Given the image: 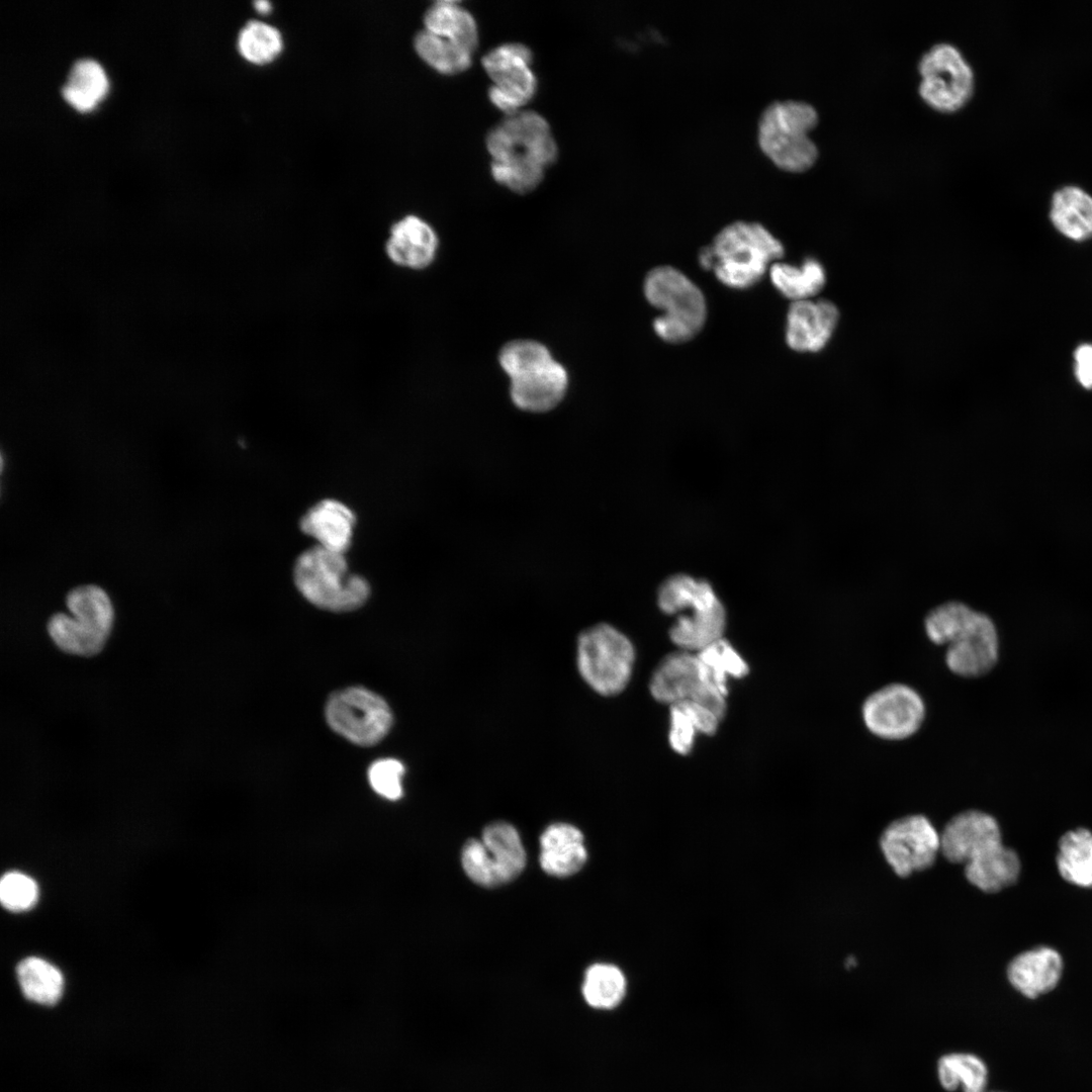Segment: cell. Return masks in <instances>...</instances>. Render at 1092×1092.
<instances>
[{
    "instance_id": "obj_34",
    "label": "cell",
    "mask_w": 1092,
    "mask_h": 1092,
    "mask_svg": "<svg viewBox=\"0 0 1092 1092\" xmlns=\"http://www.w3.org/2000/svg\"><path fill=\"white\" fill-rule=\"evenodd\" d=\"M938 1078L947 1091L963 1088L964 1092H986L988 1071L984 1062L975 1055L953 1053L938 1061Z\"/></svg>"
},
{
    "instance_id": "obj_1",
    "label": "cell",
    "mask_w": 1092,
    "mask_h": 1092,
    "mask_svg": "<svg viewBox=\"0 0 1092 1092\" xmlns=\"http://www.w3.org/2000/svg\"><path fill=\"white\" fill-rule=\"evenodd\" d=\"M924 630L933 644L946 647L945 664L956 675L981 676L998 660L995 624L963 602L949 601L931 609L924 618Z\"/></svg>"
},
{
    "instance_id": "obj_13",
    "label": "cell",
    "mask_w": 1092,
    "mask_h": 1092,
    "mask_svg": "<svg viewBox=\"0 0 1092 1092\" xmlns=\"http://www.w3.org/2000/svg\"><path fill=\"white\" fill-rule=\"evenodd\" d=\"M326 718L338 734L362 746L382 740L393 721L388 704L380 696L358 687L334 694L327 703Z\"/></svg>"
},
{
    "instance_id": "obj_15",
    "label": "cell",
    "mask_w": 1092,
    "mask_h": 1092,
    "mask_svg": "<svg viewBox=\"0 0 1092 1092\" xmlns=\"http://www.w3.org/2000/svg\"><path fill=\"white\" fill-rule=\"evenodd\" d=\"M860 714L871 734L883 740L901 741L921 728L926 707L915 689L892 682L870 694L862 702Z\"/></svg>"
},
{
    "instance_id": "obj_5",
    "label": "cell",
    "mask_w": 1092,
    "mask_h": 1092,
    "mask_svg": "<svg viewBox=\"0 0 1092 1092\" xmlns=\"http://www.w3.org/2000/svg\"><path fill=\"white\" fill-rule=\"evenodd\" d=\"M66 606L70 615L55 613L47 624L54 644L71 655L90 657L100 653L114 622L108 594L97 584H81L68 592Z\"/></svg>"
},
{
    "instance_id": "obj_38",
    "label": "cell",
    "mask_w": 1092,
    "mask_h": 1092,
    "mask_svg": "<svg viewBox=\"0 0 1092 1092\" xmlns=\"http://www.w3.org/2000/svg\"><path fill=\"white\" fill-rule=\"evenodd\" d=\"M404 774L403 764L394 758L378 759L371 764L368 770V779L372 789L380 796L397 800L402 795L401 779Z\"/></svg>"
},
{
    "instance_id": "obj_21",
    "label": "cell",
    "mask_w": 1092,
    "mask_h": 1092,
    "mask_svg": "<svg viewBox=\"0 0 1092 1092\" xmlns=\"http://www.w3.org/2000/svg\"><path fill=\"white\" fill-rule=\"evenodd\" d=\"M1062 956L1050 946H1037L1017 954L1007 968L1011 985L1028 998L1053 990L1063 972Z\"/></svg>"
},
{
    "instance_id": "obj_10",
    "label": "cell",
    "mask_w": 1092,
    "mask_h": 1092,
    "mask_svg": "<svg viewBox=\"0 0 1092 1092\" xmlns=\"http://www.w3.org/2000/svg\"><path fill=\"white\" fill-rule=\"evenodd\" d=\"M576 661L581 677L594 691L615 696L630 681L635 649L629 638L612 625L597 624L580 633Z\"/></svg>"
},
{
    "instance_id": "obj_4",
    "label": "cell",
    "mask_w": 1092,
    "mask_h": 1092,
    "mask_svg": "<svg viewBox=\"0 0 1092 1092\" xmlns=\"http://www.w3.org/2000/svg\"><path fill=\"white\" fill-rule=\"evenodd\" d=\"M509 376L513 403L528 413H546L564 398L568 387L566 369L543 344L516 340L506 344L498 355Z\"/></svg>"
},
{
    "instance_id": "obj_18",
    "label": "cell",
    "mask_w": 1092,
    "mask_h": 1092,
    "mask_svg": "<svg viewBox=\"0 0 1092 1092\" xmlns=\"http://www.w3.org/2000/svg\"><path fill=\"white\" fill-rule=\"evenodd\" d=\"M837 321L838 310L830 301H794L787 314V344L798 352H817L831 338Z\"/></svg>"
},
{
    "instance_id": "obj_31",
    "label": "cell",
    "mask_w": 1092,
    "mask_h": 1092,
    "mask_svg": "<svg viewBox=\"0 0 1092 1092\" xmlns=\"http://www.w3.org/2000/svg\"><path fill=\"white\" fill-rule=\"evenodd\" d=\"M17 979L23 995L30 1001L54 1005L63 994L62 973L40 958L29 957L21 961L17 966Z\"/></svg>"
},
{
    "instance_id": "obj_3",
    "label": "cell",
    "mask_w": 1092,
    "mask_h": 1092,
    "mask_svg": "<svg viewBox=\"0 0 1092 1092\" xmlns=\"http://www.w3.org/2000/svg\"><path fill=\"white\" fill-rule=\"evenodd\" d=\"M657 604L664 614L677 616L669 637L679 650L697 653L724 638L726 611L708 581L671 575L661 583Z\"/></svg>"
},
{
    "instance_id": "obj_33",
    "label": "cell",
    "mask_w": 1092,
    "mask_h": 1092,
    "mask_svg": "<svg viewBox=\"0 0 1092 1092\" xmlns=\"http://www.w3.org/2000/svg\"><path fill=\"white\" fill-rule=\"evenodd\" d=\"M626 989V978L618 967L599 963L586 970L581 991L590 1007L609 1010L622 1002Z\"/></svg>"
},
{
    "instance_id": "obj_12",
    "label": "cell",
    "mask_w": 1092,
    "mask_h": 1092,
    "mask_svg": "<svg viewBox=\"0 0 1092 1092\" xmlns=\"http://www.w3.org/2000/svg\"><path fill=\"white\" fill-rule=\"evenodd\" d=\"M919 93L932 107L952 111L963 106L974 90L972 67L961 51L949 42L929 48L918 63Z\"/></svg>"
},
{
    "instance_id": "obj_9",
    "label": "cell",
    "mask_w": 1092,
    "mask_h": 1092,
    "mask_svg": "<svg viewBox=\"0 0 1092 1092\" xmlns=\"http://www.w3.org/2000/svg\"><path fill=\"white\" fill-rule=\"evenodd\" d=\"M817 120V110L806 101H772L759 117L757 139L760 149L782 169L806 170L818 156L817 146L809 135Z\"/></svg>"
},
{
    "instance_id": "obj_25",
    "label": "cell",
    "mask_w": 1092,
    "mask_h": 1092,
    "mask_svg": "<svg viewBox=\"0 0 1092 1092\" xmlns=\"http://www.w3.org/2000/svg\"><path fill=\"white\" fill-rule=\"evenodd\" d=\"M722 717L709 707L694 701H682L669 706L670 747L678 754H689L697 734L713 735Z\"/></svg>"
},
{
    "instance_id": "obj_29",
    "label": "cell",
    "mask_w": 1092,
    "mask_h": 1092,
    "mask_svg": "<svg viewBox=\"0 0 1092 1092\" xmlns=\"http://www.w3.org/2000/svg\"><path fill=\"white\" fill-rule=\"evenodd\" d=\"M108 80L99 63L82 59L74 63L62 88L64 99L79 111H89L105 96Z\"/></svg>"
},
{
    "instance_id": "obj_23",
    "label": "cell",
    "mask_w": 1092,
    "mask_h": 1092,
    "mask_svg": "<svg viewBox=\"0 0 1092 1092\" xmlns=\"http://www.w3.org/2000/svg\"><path fill=\"white\" fill-rule=\"evenodd\" d=\"M587 858L583 834L567 823L549 825L540 837V866L545 873L567 877L577 873Z\"/></svg>"
},
{
    "instance_id": "obj_2",
    "label": "cell",
    "mask_w": 1092,
    "mask_h": 1092,
    "mask_svg": "<svg viewBox=\"0 0 1092 1092\" xmlns=\"http://www.w3.org/2000/svg\"><path fill=\"white\" fill-rule=\"evenodd\" d=\"M784 252L782 243L761 223L737 220L701 250L699 262L726 286L745 289L758 283Z\"/></svg>"
},
{
    "instance_id": "obj_36",
    "label": "cell",
    "mask_w": 1092,
    "mask_h": 1092,
    "mask_svg": "<svg viewBox=\"0 0 1092 1092\" xmlns=\"http://www.w3.org/2000/svg\"><path fill=\"white\" fill-rule=\"evenodd\" d=\"M706 667L712 681L724 694L728 695V679L742 678L749 667L743 657L724 638L697 652Z\"/></svg>"
},
{
    "instance_id": "obj_40",
    "label": "cell",
    "mask_w": 1092,
    "mask_h": 1092,
    "mask_svg": "<svg viewBox=\"0 0 1092 1092\" xmlns=\"http://www.w3.org/2000/svg\"><path fill=\"white\" fill-rule=\"evenodd\" d=\"M254 7L258 12H260L262 14L268 13L272 8L271 3L269 1H265V0H257V1H255L254 2Z\"/></svg>"
},
{
    "instance_id": "obj_24",
    "label": "cell",
    "mask_w": 1092,
    "mask_h": 1092,
    "mask_svg": "<svg viewBox=\"0 0 1092 1092\" xmlns=\"http://www.w3.org/2000/svg\"><path fill=\"white\" fill-rule=\"evenodd\" d=\"M1050 218L1054 226L1070 240L1092 238V196L1084 189L1069 185L1057 190L1052 198Z\"/></svg>"
},
{
    "instance_id": "obj_19",
    "label": "cell",
    "mask_w": 1092,
    "mask_h": 1092,
    "mask_svg": "<svg viewBox=\"0 0 1092 1092\" xmlns=\"http://www.w3.org/2000/svg\"><path fill=\"white\" fill-rule=\"evenodd\" d=\"M480 856L490 887L514 880L526 866V852L517 829L507 822L487 825L480 838Z\"/></svg>"
},
{
    "instance_id": "obj_16",
    "label": "cell",
    "mask_w": 1092,
    "mask_h": 1092,
    "mask_svg": "<svg viewBox=\"0 0 1092 1092\" xmlns=\"http://www.w3.org/2000/svg\"><path fill=\"white\" fill-rule=\"evenodd\" d=\"M880 843L894 872L907 877L932 866L940 850V835L925 816L910 815L892 822Z\"/></svg>"
},
{
    "instance_id": "obj_37",
    "label": "cell",
    "mask_w": 1092,
    "mask_h": 1092,
    "mask_svg": "<svg viewBox=\"0 0 1092 1092\" xmlns=\"http://www.w3.org/2000/svg\"><path fill=\"white\" fill-rule=\"evenodd\" d=\"M38 898L36 883L28 876L10 872L0 882V900L10 911H24L31 908Z\"/></svg>"
},
{
    "instance_id": "obj_14",
    "label": "cell",
    "mask_w": 1092,
    "mask_h": 1092,
    "mask_svg": "<svg viewBox=\"0 0 1092 1092\" xmlns=\"http://www.w3.org/2000/svg\"><path fill=\"white\" fill-rule=\"evenodd\" d=\"M532 62V51L521 42L502 43L481 59V65L491 80L488 99L506 115L522 110L535 96L538 81Z\"/></svg>"
},
{
    "instance_id": "obj_17",
    "label": "cell",
    "mask_w": 1092,
    "mask_h": 1092,
    "mask_svg": "<svg viewBox=\"0 0 1092 1092\" xmlns=\"http://www.w3.org/2000/svg\"><path fill=\"white\" fill-rule=\"evenodd\" d=\"M1001 843L996 819L978 810L958 814L940 834V850L954 863L966 864Z\"/></svg>"
},
{
    "instance_id": "obj_26",
    "label": "cell",
    "mask_w": 1092,
    "mask_h": 1092,
    "mask_svg": "<svg viewBox=\"0 0 1092 1092\" xmlns=\"http://www.w3.org/2000/svg\"><path fill=\"white\" fill-rule=\"evenodd\" d=\"M965 866L968 881L986 893H995L1016 883L1021 869L1018 854L1003 843Z\"/></svg>"
},
{
    "instance_id": "obj_8",
    "label": "cell",
    "mask_w": 1092,
    "mask_h": 1092,
    "mask_svg": "<svg viewBox=\"0 0 1092 1092\" xmlns=\"http://www.w3.org/2000/svg\"><path fill=\"white\" fill-rule=\"evenodd\" d=\"M485 145L491 163L525 174H545L558 157L550 124L533 110L506 115L487 132Z\"/></svg>"
},
{
    "instance_id": "obj_20",
    "label": "cell",
    "mask_w": 1092,
    "mask_h": 1092,
    "mask_svg": "<svg viewBox=\"0 0 1092 1092\" xmlns=\"http://www.w3.org/2000/svg\"><path fill=\"white\" fill-rule=\"evenodd\" d=\"M438 245V236L429 222L410 214L391 225L385 253L399 267L421 270L434 261Z\"/></svg>"
},
{
    "instance_id": "obj_39",
    "label": "cell",
    "mask_w": 1092,
    "mask_h": 1092,
    "mask_svg": "<svg viewBox=\"0 0 1092 1092\" xmlns=\"http://www.w3.org/2000/svg\"><path fill=\"white\" fill-rule=\"evenodd\" d=\"M1075 376L1086 389H1092V344H1082L1074 353Z\"/></svg>"
},
{
    "instance_id": "obj_32",
    "label": "cell",
    "mask_w": 1092,
    "mask_h": 1092,
    "mask_svg": "<svg viewBox=\"0 0 1092 1092\" xmlns=\"http://www.w3.org/2000/svg\"><path fill=\"white\" fill-rule=\"evenodd\" d=\"M769 276L774 286L793 302L810 299L825 284L824 269L814 259H807L800 267L775 262L769 268Z\"/></svg>"
},
{
    "instance_id": "obj_7",
    "label": "cell",
    "mask_w": 1092,
    "mask_h": 1092,
    "mask_svg": "<svg viewBox=\"0 0 1092 1092\" xmlns=\"http://www.w3.org/2000/svg\"><path fill=\"white\" fill-rule=\"evenodd\" d=\"M295 585L312 605L335 612L361 607L370 585L361 575L349 572L344 553L315 545L302 552L293 569Z\"/></svg>"
},
{
    "instance_id": "obj_6",
    "label": "cell",
    "mask_w": 1092,
    "mask_h": 1092,
    "mask_svg": "<svg viewBox=\"0 0 1092 1092\" xmlns=\"http://www.w3.org/2000/svg\"><path fill=\"white\" fill-rule=\"evenodd\" d=\"M643 291L648 302L662 311L653 322L661 340L680 344L702 330L707 316L705 296L679 270L671 266L653 268L645 277Z\"/></svg>"
},
{
    "instance_id": "obj_35",
    "label": "cell",
    "mask_w": 1092,
    "mask_h": 1092,
    "mask_svg": "<svg viewBox=\"0 0 1092 1092\" xmlns=\"http://www.w3.org/2000/svg\"><path fill=\"white\" fill-rule=\"evenodd\" d=\"M283 44L281 31L276 26L259 19L246 22L237 38L241 56L255 65L273 62L281 54Z\"/></svg>"
},
{
    "instance_id": "obj_22",
    "label": "cell",
    "mask_w": 1092,
    "mask_h": 1092,
    "mask_svg": "<svg viewBox=\"0 0 1092 1092\" xmlns=\"http://www.w3.org/2000/svg\"><path fill=\"white\" fill-rule=\"evenodd\" d=\"M356 518L344 504L324 499L311 507L301 518V531L313 537L326 549L345 553L351 544Z\"/></svg>"
},
{
    "instance_id": "obj_27",
    "label": "cell",
    "mask_w": 1092,
    "mask_h": 1092,
    "mask_svg": "<svg viewBox=\"0 0 1092 1092\" xmlns=\"http://www.w3.org/2000/svg\"><path fill=\"white\" fill-rule=\"evenodd\" d=\"M425 29L447 37L474 53L479 35L472 13L458 1H436L424 14Z\"/></svg>"
},
{
    "instance_id": "obj_11",
    "label": "cell",
    "mask_w": 1092,
    "mask_h": 1092,
    "mask_svg": "<svg viewBox=\"0 0 1092 1092\" xmlns=\"http://www.w3.org/2000/svg\"><path fill=\"white\" fill-rule=\"evenodd\" d=\"M649 691L657 702L668 706L694 701L709 707L722 718L726 712L727 696L712 681L694 652L678 650L663 657L651 675Z\"/></svg>"
},
{
    "instance_id": "obj_30",
    "label": "cell",
    "mask_w": 1092,
    "mask_h": 1092,
    "mask_svg": "<svg viewBox=\"0 0 1092 1092\" xmlns=\"http://www.w3.org/2000/svg\"><path fill=\"white\" fill-rule=\"evenodd\" d=\"M414 48L427 65L444 75L462 73L472 64L473 52L425 28L415 35Z\"/></svg>"
},
{
    "instance_id": "obj_28",
    "label": "cell",
    "mask_w": 1092,
    "mask_h": 1092,
    "mask_svg": "<svg viewBox=\"0 0 1092 1092\" xmlns=\"http://www.w3.org/2000/svg\"><path fill=\"white\" fill-rule=\"evenodd\" d=\"M1061 877L1080 888L1092 889V831L1076 828L1062 835L1056 856Z\"/></svg>"
},
{
    "instance_id": "obj_41",
    "label": "cell",
    "mask_w": 1092,
    "mask_h": 1092,
    "mask_svg": "<svg viewBox=\"0 0 1092 1092\" xmlns=\"http://www.w3.org/2000/svg\"><path fill=\"white\" fill-rule=\"evenodd\" d=\"M845 963L848 968H851L852 966H855L856 962L852 957H849Z\"/></svg>"
}]
</instances>
